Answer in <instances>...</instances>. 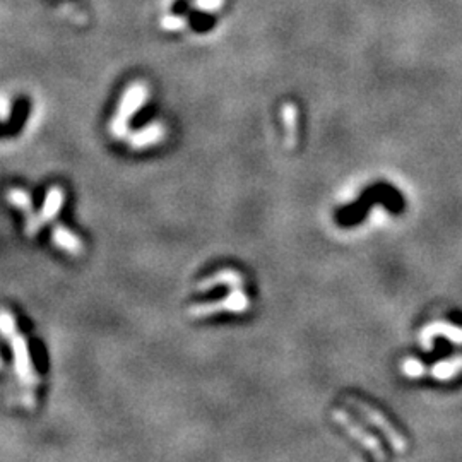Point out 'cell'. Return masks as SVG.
I'll use <instances>...</instances> for the list:
<instances>
[{
  "instance_id": "cell-1",
  "label": "cell",
  "mask_w": 462,
  "mask_h": 462,
  "mask_svg": "<svg viewBox=\"0 0 462 462\" xmlns=\"http://www.w3.org/2000/svg\"><path fill=\"white\" fill-rule=\"evenodd\" d=\"M10 349H12V362H14V371L17 375V380L19 384L23 385L24 389V404L26 407H33L35 406V394L33 389L35 385L38 384V375H36L35 367H33V360H31L30 355V348H28V341L24 339V335L21 334H12L9 339Z\"/></svg>"
},
{
  "instance_id": "cell-2",
  "label": "cell",
  "mask_w": 462,
  "mask_h": 462,
  "mask_svg": "<svg viewBox=\"0 0 462 462\" xmlns=\"http://www.w3.org/2000/svg\"><path fill=\"white\" fill-rule=\"evenodd\" d=\"M147 98V88L140 82L132 84L127 91L122 96L120 103H118L117 113L113 115V120L110 124V131L113 137L117 139H124L129 133V122H131L132 115L142 108L144 101Z\"/></svg>"
},
{
  "instance_id": "cell-3",
  "label": "cell",
  "mask_w": 462,
  "mask_h": 462,
  "mask_svg": "<svg viewBox=\"0 0 462 462\" xmlns=\"http://www.w3.org/2000/svg\"><path fill=\"white\" fill-rule=\"evenodd\" d=\"M346 403L349 404L351 407H355L360 414L367 420V423L373 425L375 428L380 429L384 433V436L387 438V442L391 443V447L394 449V452L397 454H404L407 449V442L400 432L397 429L391 421L387 420V416L380 413L378 409H375L373 406H370L368 403H364L362 399H356V397H346Z\"/></svg>"
},
{
  "instance_id": "cell-4",
  "label": "cell",
  "mask_w": 462,
  "mask_h": 462,
  "mask_svg": "<svg viewBox=\"0 0 462 462\" xmlns=\"http://www.w3.org/2000/svg\"><path fill=\"white\" fill-rule=\"evenodd\" d=\"M250 308V298L245 295L241 288H233L221 302H205L197 303L189 308V315L192 319H205V317L218 315L221 312L243 313Z\"/></svg>"
},
{
  "instance_id": "cell-5",
  "label": "cell",
  "mask_w": 462,
  "mask_h": 462,
  "mask_svg": "<svg viewBox=\"0 0 462 462\" xmlns=\"http://www.w3.org/2000/svg\"><path fill=\"white\" fill-rule=\"evenodd\" d=\"M332 418H334L335 423H338L339 427L344 428L346 432L353 436V438L358 440V442L362 443L368 452H371V456H373L375 459L384 461L385 457H387L385 456L384 449H382L380 442H378V440L375 438L370 432H367V429H364L362 425L358 423V421L353 420V418L349 416L344 409H335L334 413H332Z\"/></svg>"
},
{
  "instance_id": "cell-6",
  "label": "cell",
  "mask_w": 462,
  "mask_h": 462,
  "mask_svg": "<svg viewBox=\"0 0 462 462\" xmlns=\"http://www.w3.org/2000/svg\"><path fill=\"white\" fill-rule=\"evenodd\" d=\"M7 201H9V204H12L14 207L21 209V211L24 212V218H26L24 233H26V237H35V234L38 233V230L43 226V223L41 219H39V214H35L33 198H31L30 194H28L26 190L12 187V189L7 190Z\"/></svg>"
},
{
  "instance_id": "cell-7",
  "label": "cell",
  "mask_w": 462,
  "mask_h": 462,
  "mask_svg": "<svg viewBox=\"0 0 462 462\" xmlns=\"http://www.w3.org/2000/svg\"><path fill=\"white\" fill-rule=\"evenodd\" d=\"M436 335H443V338H447L450 342H454V344L462 346V327L454 326V324L450 322H443V320L428 324V326L421 331V344L427 346V348H432V339L436 338Z\"/></svg>"
},
{
  "instance_id": "cell-8",
  "label": "cell",
  "mask_w": 462,
  "mask_h": 462,
  "mask_svg": "<svg viewBox=\"0 0 462 462\" xmlns=\"http://www.w3.org/2000/svg\"><path fill=\"white\" fill-rule=\"evenodd\" d=\"M218 286H228L233 290V288H241L243 286V276L238 272L237 269H221L218 270L216 274H212L211 277H205V279L198 281L197 290L198 291H209L214 290Z\"/></svg>"
},
{
  "instance_id": "cell-9",
  "label": "cell",
  "mask_w": 462,
  "mask_h": 462,
  "mask_svg": "<svg viewBox=\"0 0 462 462\" xmlns=\"http://www.w3.org/2000/svg\"><path fill=\"white\" fill-rule=\"evenodd\" d=\"M165 137V127L160 122L146 125L140 131L133 132L129 136V144L132 149H144L147 146H154V144L161 142Z\"/></svg>"
},
{
  "instance_id": "cell-10",
  "label": "cell",
  "mask_w": 462,
  "mask_h": 462,
  "mask_svg": "<svg viewBox=\"0 0 462 462\" xmlns=\"http://www.w3.org/2000/svg\"><path fill=\"white\" fill-rule=\"evenodd\" d=\"M52 241L59 248L66 250L71 255H81L84 252V245H82L81 238L71 230L66 228L64 225H55L52 228Z\"/></svg>"
},
{
  "instance_id": "cell-11",
  "label": "cell",
  "mask_w": 462,
  "mask_h": 462,
  "mask_svg": "<svg viewBox=\"0 0 462 462\" xmlns=\"http://www.w3.org/2000/svg\"><path fill=\"white\" fill-rule=\"evenodd\" d=\"M64 201H66L64 190L57 185L50 187L48 192H46L45 196V202H43L41 211H39V219H41L43 225L53 221V219L59 216L60 209H62L64 205Z\"/></svg>"
},
{
  "instance_id": "cell-12",
  "label": "cell",
  "mask_w": 462,
  "mask_h": 462,
  "mask_svg": "<svg viewBox=\"0 0 462 462\" xmlns=\"http://www.w3.org/2000/svg\"><path fill=\"white\" fill-rule=\"evenodd\" d=\"M281 117H283L284 124V144L288 149H293L297 146L298 139V111L293 103H284L283 110H281Z\"/></svg>"
},
{
  "instance_id": "cell-13",
  "label": "cell",
  "mask_w": 462,
  "mask_h": 462,
  "mask_svg": "<svg viewBox=\"0 0 462 462\" xmlns=\"http://www.w3.org/2000/svg\"><path fill=\"white\" fill-rule=\"evenodd\" d=\"M462 373V355H456L449 360L438 362L429 368V375L440 382H447L450 378Z\"/></svg>"
},
{
  "instance_id": "cell-14",
  "label": "cell",
  "mask_w": 462,
  "mask_h": 462,
  "mask_svg": "<svg viewBox=\"0 0 462 462\" xmlns=\"http://www.w3.org/2000/svg\"><path fill=\"white\" fill-rule=\"evenodd\" d=\"M400 370L407 378H420L427 373V367L416 358H406L400 364Z\"/></svg>"
},
{
  "instance_id": "cell-15",
  "label": "cell",
  "mask_w": 462,
  "mask_h": 462,
  "mask_svg": "<svg viewBox=\"0 0 462 462\" xmlns=\"http://www.w3.org/2000/svg\"><path fill=\"white\" fill-rule=\"evenodd\" d=\"M0 331H2L3 338L9 339L10 335L16 334V319L10 315V312L7 308L2 310V317H0Z\"/></svg>"
},
{
  "instance_id": "cell-16",
  "label": "cell",
  "mask_w": 462,
  "mask_h": 462,
  "mask_svg": "<svg viewBox=\"0 0 462 462\" xmlns=\"http://www.w3.org/2000/svg\"><path fill=\"white\" fill-rule=\"evenodd\" d=\"M161 26H163L165 30H180V28L185 26V21H183L182 17L168 16L161 21Z\"/></svg>"
},
{
  "instance_id": "cell-17",
  "label": "cell",
  "mask_w": 462,
  "mask_h": 462,
  "mask_svg": "<svg viewBox=\"0 0 462 462\" xmlns=\"http://www.w3.org/2000/svg\"><path fill=\"white\" fill-rule=\"evenodd\" d=\"M223 0H197V7L202 10H214L221 7Z\"/></svg>"
},
{
  "instance_id": "cell-18",
  "label": "cell",
  "mask_w": 462,
  "mask_h": 462,
  "mask_svg": "<svg viewBox=\"0 0 462 462\" xmlns=\"http://www.w3.org/2000/svg\"><path fill=\"white\" fill-rule=\"evenodd\" d=\"M2 117L3 122H7V118H9V103H7L6 96L2 98Z\"/></svg>"
}]
</instances>
